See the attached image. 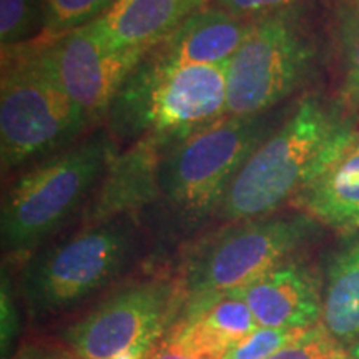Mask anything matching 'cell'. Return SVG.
<instances>
[{
	"instance_id": "6da1fadb",
	"label": "cell",
	"mask_w": 359,
	"mask_h": 359,
	"mask_svg": "<svg viewBox=\"0 0 359 359\" xmlns=\"http://www.w3.org/2000/svg\"><path fill=\"white\" fill-rule=\"evenodd\" d=\"M358 137L338 109L306 97L255 148L215 218L236 223L269 217L325 173Z\"/></svg>"
},
{
	"instance_id": "7a4b0ae2",
	"label": "cell",
	"mask_w": 359,
	"mask_h": 359,
	"mask_svg": "<svg viewBox=\"0 0 359 359\" xmlns=\"http://www.w3.org/2000/svg\"><path fill=\"white\" fill-rule=\"evenodd\" d=\"M223 65H180L154 48L130 72L105 116L115 142L155 138L168 145L226 116Z\"/></svg>"
},
{
	"instance_id": "3957f363",
	"label": "cell",
	"mask_w": 359,
	"mask_h": 359,
	"mask_svg": "<svg viewBox=\"0 0 359 359\" xmlns=\"http://www.w3.org/2000/svg\"><path fill=\"white\" fill-rule=\"evenodd\" d=\"M115 155L116 143L100 128L25 170L2 200L4 251L32 257L97 191Z\"/></svg>"
},
{
	"instance_id": "277c9868",
	"label": "cell",
	"mask_w": 359,
	"mask_h": 359,
	"mask_svg": "<svg viewBox=\"0 0 359 359\" xmlns=\"http://www.w3.org/2000/svg\"><path fill=\"white\" fill-rule=\"evenodd\" d=\"M88 127H92L90 120L53 77L35 42L2 52V173L37 163L74 145Z\"/></svg>"
},
{
	"instance_id": "5b68a950",
	"label": "cell",
	"mask_w": 359,
	"mask_h": 359,
	"mask_svg": "<svg viewBox=\"0 0 359 359\" xmlns=\"http://www.w3.org/2000/svg\"><path fill=\"white\" fill-rule=\"evenodd\" d=\"M273 115H226L165 148L156 201L190 224L215 217L233 178L273 132Z\"/></svg>"
},
{
	"instance_id": "8992f818",
	"label": "cell",
	"mask_w": 359,
	"mask_h": 359,
	"mask_svg": "<svg viewBox=\"0 0 359 359\" xmlns=\"http://www.w3.org/2000/svg\"><path fill=\"white\" fill-rule=\"evenodd\" d=\"M133 217L87 224L29 257L22 271V296L29 313L45 318L67 311L122 275L138 248Z\"/></svg>"
},
{
	"instance_id": "52a82bcc",
	"label": "cell",
	"mask_w": 359,
	"mask_h": 359,
	"mask_svg": "<svg viewBox=\"0 0 359 359\" xmlns=\"http://www.w3.org/2000/svg\"><path fill=\"white\" fill-rule=\"evenodd\" d=\"M306 213L262 217L228 224L188 255L182 285L185 303L240 290L291 258L316 230Z\"/></svg>"
},
{
	"instance_id": "ba28073f",
	"label": "cell",
	"mask_w": 359,
	"mask_h": 359,
	"mask_svg": "<svg viewBox=\"0 0 359 359\" xmlns=\"http://www.w3.org/2000/svg\"><path fill=\"white\" fill-rule=\"evenodd\" d=\"M316 48L296 13L255 20L228 64L226 115L258 116L275 110L311 74Z\"/></svg>"
},
{
	"instance_id": "9c48e42d",
	"label": "cell",
	"mask_w": 359,
	"mask_h": 359,
	"mask_svg": "<svg viewBox=\"0 0 359 359\" xmlns=\"http://www.w3.org/2000/svg\"><path fill=\"white\" fill-rule=\"evenodd\" d=\"M185 299L182 281L158 278L133 283L69 326L64 339L80 359H118L130 353L145 356L178 321Z\"/></svg>"
},
{
	"instance_id": "30bf717a",
	"label": "cell",
	"mask_w": 359,
	"mask_h": 359,
	"mask_svg": "<svg viewBox=\"0 0 359 359\" xmlns=\"http://www.w3.org/2000/svg\"><path fill=\"white\" fill-rule=\"evenodd\" d=\"M53 77L92 125L105 122L114 98L145 50H123L107 40L95 24L62 35L35 40Z\"/></svg>"
},
{
	"instance_id": "8fae6325",
	"label": "cell",
	"mask_w": 359,
	"mask_h": 359,
	"mask_svg": "<svg viewBox=\"0 0 359 359\" xmlns=\"http://www.w3.org/2000/svg\"><path fill=\"white\" fill-rule=\"evenodd\" d=\"M235 291L262 327L303 331L321 325L323 294L316 278L291 258Z\"/></svg>"
},
{
	"instance_id": "7c38bea8",
	"label": "cell",
	"mask_w": 359,
	"mask_h": 359,
	"mask_svg": "<svg viewBox=\"0 0 359 359\" xmlns=\"http://www.w3.org/2000/svg\"><path fill=\"white\" fill-rule=\"evenodd\" d=\"M168 143L145 138L116 154L83 212V226L135 215L158 200L160 160Z\"/></svg>"
},
{
	"instance_id": "4fadbf2b",
	"label": "cell",
	"mask_w": 359,
	"mask_h": 359,
	"mask_svg": "<svg viewBox=\"0 0 359 359\" xmlns=\"http://www.w3.org/2000/svg\"><path fill=\"white\" fill-rule=\"evenodd\" d=\"M167 339L188 356L219 359L258 325L236 291L185 303Z\"/></svg>"
},
{
	"instance_id": "5bb4252c",
	"label": "cell",
	"mask_w": 359,
	"mask_h": 359,
	"mask_svg": "<svg viewBox=\"0 0 359 359\" xmlns=\"http://www.w3.org/2000/svg\"><path fill=\"white\" fill-rule=\"evenodd\" d=\"M253 22L238 19L217 7L193 13L154 50L180 65L230 64L248 39Z\"/></svg>"
},
{
	"instance_id": "9a60e30c",
	"label": "cell",
	"mask_w": 359,
	"mask_h": 359,
	"mask_svg": "<svg viewBox=\"0 0 359 359\" xmlns=\"http://www.w3.org/2000/svg\"><path fill=\"white\" fill-rule=\"evenodd\" d=\"M210 2L212 0H116L115 6L93 24L115 47L150 52Z\"/></svg>"
},
{
	"instance_id": "2e32d148",
	"label": "cell",
	"mask_w": 359,
	"mask_h": 359,
	"mask_svg": "<svg viewBox=\"0 0 359 359\" xmlns=\"http://www.w3.org/2000/svg\"><path fill=\"white\" fill-rule=\"evenodd\" d=\"M293 203L336 231L359 233V137Z\"/></svg>"
},
{
	"instance_id": "e0dca14e",
	"label": "cell",
	"mask_w": 359,
	"mask_h": 359,
	"mask_svg": "<svg viewBox=\"0 0 359 359\" xmlns=\"http://www.w3.org/2000/svg\"><path fill=\"white\" fill-rule=\"evenodd\" d=\"M321 325L344 348L359 341V238L331 263L323 293Z\"/></svg>"
},
{
	"instance_id": "ac0fdd59",
	"label": "cell",
	"mask_w": 359,
	"mask_h": 359,
	"mask_svg": "<svg viewBox=\"0 0 359 359\" xmlns=\"http://www.w3.org/2000/svg\"><path fill=\"white\" fill-rule=\"evenodd\" d=\"M43 40H52L100 20L116 0H40Z\"/></svg>"
},
{
	"instance_id": "d6986e66",
	"label": "cell",
	"mask_w": 359,
	"mask_h": 359,
	"mask_svg": "<svg viewBox=\"0 0 359 359\" xmlns=\"http://www.w3.org/2000/svg\"><path fill=\"white\" fill-rule=\"evenodd\" d=\"M43 13L40 0H0L2 52L34 43L42 37Z\"/></svg>"
},
{
	"instance_id": "ffe728a7",
	"label": "cell",
	"mask_w": 359,
	"mask_h": 359,
	"mask_svg": "<svg viewBox=\"0 0 359 359\" xmlns=\"http://www.w3.org/2000/svg\"><path fill=\"white\" fill-rule=\"evenodd\" d=\"M309 330H275L258 326L228 349L219 359H269L291 343L303 338Z\"/></svg>"
},
{
	"instance_id": "44dd1931",
	"label": "cell",
	"mask_w": 359,
	"mask_h": 359,
	"mask_svg": "<svg viewBox=\"0 0 359 359\" xmlns=\"http://www.w3.org/2000/svg\"><path fill=\"white\" fill-rule=\"evenodd\" d=\"M269 359H349V354L320 325Z\"/></svg>"
},
{
	"instance_id": "7402d4cb",
	"label": "cell",
	"mask_w": 359,
	"mask_h": 359,
	"mask_svg": "<svg viewBox=\"0 0 359 359\" xmlns=\"http://www.w3.org/2000/svg\"><path fill=\"white\" fill-rule=\"evenodd\" d=\"M303 2L304 0H212L213 7L250 22L293 13Z\"/></svg>"
},
{
	"instance_id": "603a6c76",
	"label": "cell",
	"mask_w": 359,
	"mask_h": 359,
	"mask_svg": "<svg viewBox=\"0 0 359 359\" xmlns=\"http://www.w3.org/2000/svg\"><path fill=\"white\" fill-rule=\"evenodd\" d=\"M0 344H2V359H7L12 351L13 341L19 333V311H17L15 298H13L11 278L2 273V288H0Z\"/></svg>"
},
{
	"instance_id": "cb8c5ba5",
	"label": "cell",
	"mask_w": 359,
	"mask_h": 359,
	"mask_svg": "<svg viewBox=\"0 0 359 359\" xmlns=\"http://www.w3.org/2000/svg\"><path fill=\"white\" fill-rule=\"evenodd\" d=\"M343 100L351 109L359 107V22L351 35L348 50V69L343 85Z\"/></svg>"
},
{
	"instance_id": "d4e9b609",
	"label": "cell",
	"mask_w": 359,
	"mask_h": 359,
	"mask_svg": "<svg viewBox=\"0 0 359 359\" xmlns=\"http://www.w3.org/2000/svg\"><path fill=\"white\" fill-rule=\"evenodd\" d=\"M13 359H80L69 348H60L55 344L34 343L27 344Z\"/></svg>"
},
{
	"instance_id": "484cf974",
	"label": "cell",
	"mask_w": 359,
	"mask_h": 359,
	"mask_svg": "<svg viewBox=\"0 0 359 359\" xmlns=\"http://www.w3.org/2000/svg\"><path fill=\"white\" fill-rule=\"evenodd\" d=\"M143 359H201V358L188 356V354L180 351V349L175 348L173 344L165 338L161 339L160 343H156L155 346L145 354V358Z\"/></svg>"
},
{
	"instance_id": "4316f807",
	"label": "cell",
	"mask_w": 359,
	"mask_h": 359,
	"mask_svg": "<svg viewBox=\"0 0 359 359\" xmlns=\"http://www.w3.org/2000/svg\"><path fill=\"white\" fill-rule=\"evenodd\" d=\"M348 354H349V359H359V341L356 344H353V346L348 348Z\"/></svg>"
}]
</instances>
